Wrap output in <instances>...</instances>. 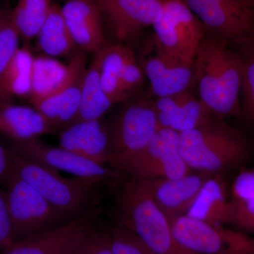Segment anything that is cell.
Returning <instances> with one entry per match:
<instances>
[{
	"instance_id": "cell-16",
	"label": "cell",
	"mask_w": 254,
	"mask_h": 254,
	"mask_svg": "<svg viewBox=\"0 0 254 254\" xmlns=\"http://www.w3.org/2000/svg\"><path fill=\"white\" fill-rule=\"evenodd\" d=\"M150 48L140 63L150 83L152 93L158 98L170 96L190 89L194 80V64L184 63L157 44Z\"/></svg>"
},
{
	"instance_id": "cell-6",
	"label": "cell",
	"mask_w": 254,
	"mask_h": 254,
	"mask_svg": "<svg viewBox=\"0 0 254 254\" xmlns=\"http://www.w3.org/2000/svg\"><path fill=\"white\" fill-rule=\"evenodd\" d=\"M4 186L15 241L71 221L21 180L12 169Z\"/></svg>"
},
{
	"instance_id": "cell-32",
	"label": "cell",
	"mask_w": 254,
	"mask_h": 254,
	"mask_svg": "<svg viewBox=\"0 0 254 254\" xmlns=\"http://www.w3.org/2000/svg\"><path fill=\"white\" fill-rule=\"evenodd\" d=\"M232 200L234 210L231 224L243 232L254 234V200Z\"/></svg>"
},
{
	"instance_id": "cell-30",
	"label": "cell",
	"mask_w": 254,
	"mask_h": 254,
	"mask_svg": "<svg viewBox=\"0 0 254 254\" xmlns=\"http://www.w3.org/2000/svg\"><path fill=\"white\" fill-rule=\"evenodd\" d=\"M110 244L115 254H153L136 234L125 227H108Z\"/></svg>"
},
{
	"instance_id": "cell-11",
	"label": "cell",
	"mask_w": 254,
	"mask_h": 254,
	"mask_svg": "<svg viewBox=\"0 0 254 254\" xmlns=\"http://www.w3.org/2000/svg\"><path fill=\"white\" fill-rule=\"evenodd\" d=\"M109 125L113 155L138 151L160 129L154 102L145 99L127 103Z\"/></svg>"
},
{
	"instance_id": "cell-24",
	"label": "cell",
	"mask_w": 254,
	"mask_h": 254,
	"mask_svg": "<svg viewBox=\"0 0 254 254\" xmlns=\"http://www.w3.org/2000/svg\"><path fill=\"white\" fill-rule=\"evenodd\" d=\"M112 105L102 86L100 60L96 53L83 78L79 108L73 124L103 118Z\"/></svg>"
},
{
	"instance_id": "cell-3",
	"label": "cell",
	"mask_w": 254,
	"mask_h": 254,
	"mask_svg": "<svg viewBox=\"0 0 254 254\" xmlns=\"http://www.w3.org/2000/svg\"><path fill=\"white\" fill-rule=\"evenodd\" d=\"M111 188L115 225L136 234L153 254H196L177 242L170 222L138 180L123 179Z\"/></svg>"
},
{
	"instance_id": "cell-19",
	"label": "cell",
	"mask_w": 254,
	"mask_h": 254,
	"mask_svg": "<svg viewBox=\"0 0 254 254\" xmlns=\"http://www.w3.org/2000/svg\"><path fill=\"white\" fill-rule=\"evenodd\" d=\"M160 128H170L179 133L204 125L213 118V112L190 90L154 102Z\"/></svg>"
},
{
	"instance_id": "cell-28",
	"label": "cell",
	"mask_w": 254,
	"mask_h": 254,
	"mask_svg": "<svg viewBox=\"0 0 254 254\" xmlns=\"http://www.w3.org/2000/svg\"><path fill=\"white\" fill-rule=\"evenodd\" d=\"M243 61L242 116L254 127V34L235 42Z\"/></svg>"
},
{
	"instance_id": "cell-10",
	"label": "cell",
	"mask_w": 254,
	"mask_h": 254,
	"mask_svg": "<svg viewBox=\"0 0 254 254\" xmlns=\"http://www.w3.org/2000/svg\"><path fill=\"white\" fill-rule=\"evenodd\" d=\"M10 148L15 151L57 171L66 172L78 178L96 180L107 185L124 179L125 174L108 166H103L63 149L43 143L38 138L23 141H11Z\"/></svg>"
},
{
	"instance_id": "cell-2",
	"label": "cell",
	"mask_w": 254,
	"mask_h": 254,
	"mask_svg": "<svg viewBox=\"0 0 254 254\" xmlns=\"http://www.w3.org/2000/svg\"><path fill=\"white\" fill-rule=\"evenodd\" d=\"M11 169L60 213L71 220L99 215L102 193L106 185L96 180L68 179L53 170L6 148Z\"/></svg>"
},
{
	"instance_id": "cell-20",
	"label": "cell",
	"mask_w": 254,
	"mask_h": 254,
	"mask_svg": "<svg viewBox=\"0 0 254 254\" xmlns=\"http://www.w3.org/2000/svg\"><path fill=\"white\" fill-rule=\"evenodd\" d=\"M61 10L76 46L95 54L105 46L102 12L96 0H68Z\"/></svg>"
},
{
	"instance_id": "cell-38",
	"label": "cell",
	"mask_w": 254,
	"mask_h": 254,
	"mask_svg": "<svg viewBox=\"0 0 254 254\" xmlns=\"http://www.w3.org/2000/svg\"><path fill=\"white\" fill-rule=\"evenodd\" d=\"M1 10H0V19H1Z\"/></svg>"
},
{
	"instance_id": "cell-37",
	"label": "cell",
	"mask_w": 254,
	"mask_h": 254,
	"mask_svg": "<svg viewBox=\"0 0 254 254\" xmlns=\"http://www.w3.org/2000/svg\"><path fill=\"white\" fill-rule=\"evenodd\" d=\"M79 249V248H78ZM78 249L76 251V252H73V253L71 254H78Z\"/></svg>"
},
{
	"instance_id": "cell-31",
	"label": "cell",
	"mask_w": 254,
	"mask_h": 254,
	"mask_svg": "<svg viewBox=\"0 0 254 254\" xmlns=\"http://www.w3.org/2000/svg\"><path fill=\"white\" fill-rule=\"evenodd\" d=\"M78 254H115L110 244L108 227L100 226L82 244Z\"/></svg>"
},
{
	"instance_id": "cell-5",
	"label": "cell",
	"mask_w": 254,
	"mask_h": 254,
	"mask_svg": "<svg viewBox=\"0 0 254 254\" xmlns=\"http://www.w3.org/2000/svg\"><path fill=\"white\" fill-rule=\"evenodd\" d=\"M180 133L160 128L144 148L126 155H113L108 166L136 180L178 179L190 173L179 149Z\"/></svg>"
},
{
	"instance_id": "cell-4",
	"label": "cell",
	"mask_w": 254,
	"mask_h": 254,
	"mask_svg": "<svg viewBox=\"0 0 254 254\" xmlns=\"http://www.w3.org/2000/svg\"><path fill=\"white\" fill-rule=\"evenodd\" d=\"M179 149L189 168L208 173L238 168L252 154L247 137L219 116L180 133Z\"/></svg>"
},
{
	"instance_id": "cell-26",
	"label": "cell",
	"mask_w": 254,
	"mask_h": 254,
	"mask_svg": "<svg viewBox=\"0 0 254 254\" xmlns=\"http://www.w3.org/2000/svg\"><path fill=\"white\" fill-rule=\"evenodd\" d=\"M52 0H19L14 10L10 13L11 22L20 39L29 42L38 35L44 24L50 8Z\"/></svg>"
},
{
	"instance_id": "cell-13",
	"label": "cell",
	"mask_w": 254,
	"mask_h": 254,
	"mask_svg": "<svg viewBox=\"0 0 254 254\" xmlns=\"http://www.w3.org/2000/svg\"><path fill=\"white\" fill-rule=\"evenodd\" d=\"M84 50L76 51L67 64V73L61 85L52 94L33 103L53 131H60L72 125L81 101L82 86L86 72Z\"/></svg>"
},
{
	"instance_id": "cell-7",
	"label": "cell",
	"mask_w": 254,
	"mask_h": 254,
	"mask_svg": "<svg viewBox=\"0 0 254 254\" xmlns=\"http://www.w3.org/2000/svg\"><path fill=\"white\" fill-rule=\"evenodd\" d=\"M177 242L196 254H254V237L223 224H209L187 215L171 222Z\"/></svg>"
},
{
	"instance_id": "cell-8",
	"label": "cell",
	"mask_w": 254,
	"mask_h": 254,
	"mask_svg": "<svg viewBox=\"0 0 254 254\" xmlns=\"http://www.w3.org/2000/svg\"><path fill=\"white\" fill-rule=\"evenodd\" d=\"M153 28L155 42L160 48L194 64L205 26L182 0H164L163 14Z\"/></svg>"
},
{
	"instance_id": "cell-22",
	"label": "cell",
	"mask_w": 254,
	"mask_h": 254,
	"mask_svg": "<svg viewBox=\"0 0 254 254\" xmlns=\"http://www.w3.org/2000/svg\"><path fill=\"white\" fill-rule=\"evenodd\" d=\"M233 210V201L227 199L222 182L218 179H209L186 215L209 224L226 225L231 224Z\"/></svg>"
},
{
	"instance_id": "cell-15",
	"label": "cell",
	"mask_w": 254,
	"mask_h": 254,
	"mask_svg": "<svg viewBox=\"0 0 254 254\" xmlns=\"http://www.w3.org/2000/svg\"><path fill=\"white\" fill-rule=\"evenodd\" d=\"M119 41L130 43L154 26L163 14L164 0H96Z\"/></svg>"
},
{
	"instance_id": "cell-29",
	"label": "cell",
	"mask_w": 254,
	"mask_h": 254,
	"mask_svg": "<svg viewBox=\"0 0 254 254\" xmlns=\"http://www.w3.org/2000/svg\"><path fill=\"white\" fill-rule=\"evenodd\" d=\"M20 37L11 22L10 13L1 11L0 19V106L9 105L4 91L6 71L18 49Z\"/></svg>"
},
{
	"instance_id": "cell-34",
	"label": "cell",
	"mask_w": 254,
	"mask_h": 254,
	"mask_svg": "<svg viewBox=\"0 0 254 254\" xmlns=\"http://www.w3.org/2000/svg\"><path fill=\"white\" fill-rule=\"evenodd\" d=\"M232 198L254 200V169L242 170L232 186Z\"/></svg>"
},
{
	"instance_id": "cell-27",
	"label": "cell",
	"mask_w": 254,
	"mask_h": 254,
	"mask_svg": "<svg viewBox=\"0 0 254 254\" xmlns=\"http://www.w3.org/2000/svg\"><path fill=\"white\" fill-rule=\"evenodd\" d=\"M34 58L26 48H18L15 54L4 79V95L8 104H12L14 96L29 98Z\"/></svg>"
},
{
	"instance_id": "cell-23",
	"label": "cell",
	"mask_w": 254,
	"mask_h": 254,
	"mask_svg": "<svg viewBox=\"0 0 254 254\" xmlns=\"http://www.w3.org/2000/svg\"><path fill=\"white\" fill-rule=\"evenodd\" d=\"M36 37L40 48L48 56L71 58L76 52H74L76 44L58 5L52 4L48 17Z\"/></svg>"
},
{
	"instance_id": "cell-14",
	"label": "cell",
	"mask_w": 254,
	"mask_h": 254,
	"mask_svg": "<svg viewBox=\"0 0 254 254\" xmlns=\"http://www.w3.org/2000/svg\"><path fill=\"white\" fill-rule=\"evenodd\" d=\"M98 216L75 219L63 226L15 241L2 254H71L100 226Z\"/></svg>"
},
{
	"instance_id": "cell-35",
	"label": "cell",
	"mask_w": 254,
	"mask_h": 254,
	"mask_svg": "<svg viewBox=\"0 0 254 254\" xmlns=\"http://www.w3.org/2000/svg\"><path fill=\"white\" fill-rule=\"evenodd\" d=\"M11 173V166L7 149L0 143V185L1 186H4Z\"/></svg>"
},
{
	"instance_id": "cell-1",
	"label": "cell",
	"mask_w": 254,
	"mask_h": 254,
	"mask_svg": "<svg viewBox=\"0 0 254 254\" xmlns=\"http://www.w3.org/2000/svg\"><path fill=\"white\" fill-rule=\"evenodd\" d=\"M194 80L199 98L219 117L242 116L243 61L238 52L218 38L203 39L197 52Z\"/></svg>"
},
{
	"instance_id": "cell-12",
	"label": "cell",
	"mask_w": 254,
	"mask_h": 254,
	"mask_svg": "<svg viewBox=\"0 0 254 254\" xmlns=\"http://www.w3.org/2000/svg\"><path fill=\"white\" fill-rule=\"evenodd\" d=\"M97 54L102 86L113 105L127 101L141 88L145 73L129 47L107 45Z\"/></svg>"
},
{
	"instance_id": "cell-9",
	"label": "cell",
	"mask_w": 254,
	"mask_h": 254,
	"mask_svg": "<svg viewBox=\"0 0 254 254\" xmlns=\"http://www.w3.org/2000/svg\"><path fill=\"white\" fill-rule=\"evenodd\" d=\"M215 36L235 43L254 34V6L245 0H182Z\"/></svg>"
},
{
	"instance_id": "cell-33",
	"label": "cell",
	"mask_w": 254,
	"mask_h": 254,
	"mask_svg": "<svg viewBox=\"0 0 254 254\" xmlns=\"http://www.w3.org/2000/svg\"><path fill=\"white\" fill-rule=\"evenodd\" d=\"M0 185V251L4 252L15 242L5 190Z\"/></svg>"
},
{
	"instance_id": "cell-36",
	"label": "cell",
	"mask_w": 254,
	"mask_h": 254,
	"mask_svg": "<svg viewBox=\"0 0 254 254\" xmlns=\"http://www.w3.org/2000/svg\"><path fill=\"white\" fill-rule=\"evenodd\" d=\"M245 1L254 6V0H245Z\"/></svg>"
},
{
	"instance_id": "cell-25",
	"label": "cell",
	"mask_w": 254,
	"mask_h": 254,
	"mask_svg": "<svg viewBox=\"0 0 254 254\" xmlns=\"http://www.w3.org/2000/svg\"><path fill=\"white\" fill-rule=\"evenodd\" d=\"M67 73V65L49 57L35 58L29 98L32 104L52 94Z\"/></svg>"
},
{
	"instance_id": "cell-21",
	"label": "cell",
	"mask_w": 254,
	"mask_h": 254,
	"mask_svg": "<svg viewBox=\"0 0 254 254\" xmlns=\"http://www.w3.org/2000/svg\"><path fill=\"white\" fill-rule=\"evenodd\" d=\"M53 131L44 117L35 108L12 104L0 106V133L11 141L34 139Z\"/></svg>"
},
{
	"instance_id": "cell-17",
	"label": "cell",
	"mask_w": 254,
	"mask_h": 254,
	"mask_svg": "<svg viewBox=\"0 0 254 254\" xmlns=\"http://www.w3.org/2000/svg\"><path fill=\"white\" fill-rule=\"evenodd\" d=\"M59 147L103 166L113 155L110 125L103 118L73 123L60 131Z\"/></svg>"
},
{
	"instance_id": "cell-18",
	"label": "cell",
	"mask_w": 254,
	"mask_h": 254,
	"mask_svg": "<svg viewBox=\"0 0 254 254\" xmlns=\"http://www.w3.org/2000/svg\"><path fill=\"white\" fill-rule=\"evenodd\" d=\"M138 180L152 199L171 223L186 215L204 185L205 179L190 173L178 179H146Z\"/></svg>"
}]
</instances>
